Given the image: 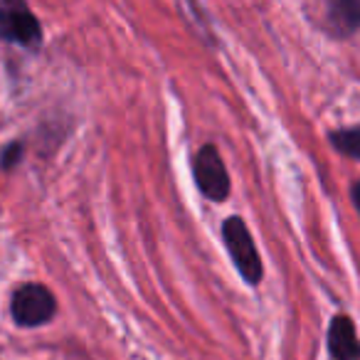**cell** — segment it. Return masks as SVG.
Returning <instances> with one entry per match:
<instances>
[{
    "label": "cell",
    "instance_id": "1",
    "mask_svg": "<svg viewBox=\"0 0 360 360\" xmlns=\"http://www.w3.org/2000/svg\"><path fill=\"white\" fill-rule=\"evenodd\" d=\"M222 240L230 252L232 262L240 269L242 279L250 281V284H259L262 279V259L257 255L255 240H252L247 225L240 217H230V220L222 225Z\"/></svg>",
    "mask_w": 360,
    "mask_h": 360
},
{
    "label": "cell",
    "instance_id": "7",
    "mask_svg": "<svg viewBox=\"0 0 360 360\" xmlns=\"http://www.w3.org/2000/svg\"><path fill=\"white\" fill-rule=\"evenodd\" d=\"M333 146L340 150V153L350 155V158H358L360 160V129H343V131H335L330 136Z\"/></svg>",
    "mask_w": 360,
    "mask_h": 360
},
{
    "label": "cell",
    "instance_id": "5",
    "mask_svg": "<svg viewBox=\"0 0 360 360\" xmlns=\"http://www.w3.org/2000/svg\"><path fill=\"white\" fill-rule=\"evenodd\" d=\"M328 348L335 360H360V343L353 321L348 316H335L328 330Z\"/></svg>",
    "mask_w": 360,
    "mask_h": 360
},
{
    "label": "cell",
    "instance_id": "9",
    "mask_svg": "<svg viewBox=\"0 0 360 360\" xmlns=\"http://www.w3.org/2000/svg\"><path fill=\"white\" fill-rule=\"evenodd\" d=\"M353 202H355V207H358V212H360V183H355V186H353Z\"/></svg>",
    "mask_w": 360,
    "mask_h": 360
},
{
    "label": "cell",
    "instance_id": "8",
    "mask_svg": "<svg viewBox=\"0 0 360 360\" xmlns=\"http://www.w3.org/2000/svg\"><path fill=\"white\" fill-rule=\"evenodd\" d=\"M20 153H22V146L20 143H13L6 148V153H3V168H13V165L20 160Z\"/></svg>",
    "mask_w": 360,
    "mask_h": 360
},
{
    "label": "cell",
    "instance_id": "2",
    "mask_svg": "<svg viewBox=\"0 0 360 360\" xmlns=\"http://www.w3.org/2000/svg\"><path fill=\"white\" fill-rule=\"evenodd\" d=\"M13 319L20 326H42L55 316L57 304L50 289L42 284H25L13 294Z\"/></svg>",
    "mask_w": 360,
    "mask_h": 360
},
{
    "label": "cell",
    "instance_id": "4",
    "mask_svg": "<svg viewBox=\"0 0 360 360\" xmlns=\"http://www.w3.org/2000/svg\"><path fill=\"white\" fill-rule=\"evenodd\" d=\"M0 37L20 45L40 42V22L22 6V0H3L0 6Z\"/></svg>",
    "mask_w": 360,
    "mask_h": 360
},
{
    "label": "cell",
    "instance_id": "3",
    "mask_svg": "<svg viewBox=\"0 0 360 360\" xmlns=\"http://www.w3.org/2000/svg\"><path fill=\"white\" fill-rule=\"evenodd\" d=\"M195 183L205 198L222 202L230 195V175L215 146H202L195 155Z\"/></svg>",
    "mask_w": 360,
    "mask_h": 360
},
{
    "label": "cell",
    "instance_id": "6",
    "mask_svg": "<svg viewBox=\"0 0 360 360\" xmlns=\"http://www.w3.org/2000/svg\"><path fill=\"white\" fill-rule=\"evenodd\" d=\"M328 25L338 35L360 30V0H328Z\"/></svg>",
    "mask_w": 360,
    "mask_h": 360
}]
</instances>
